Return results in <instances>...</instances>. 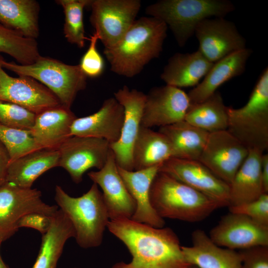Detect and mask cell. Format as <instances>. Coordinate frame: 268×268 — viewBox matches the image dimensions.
I'll return each instance as SVG.
<instances>
[{
	"mask_svg": "<svg viewBox=\"0 0 268 268\" xmlns=\"http://www.w3.org/2000/svg\"><path fill=\"white\" fill-rule=\"evenodd\" d=\"M109 231L132 256L131 262L112 268H188L179 240L170 228H157L131 219L110 220Z\"/></svg>",
	"mask_w": 268,
	"mask_h": 268,
	"instance_id": "1",
	"label": "cell"
},
{
	"mask_svg": "<svg viewBox=\"0 0 268 268\" xmlns=\"http://www.w3.org/2000/svg\"><path fill=\"white\" fill-rule=\"evenodd\" d=\"M168 27L148 16L136 19L121 40L103 53L114 73L127 77L139 74L152 60L159 57Z\"/></svg>",
	"mask_w": 268,
	"mask_h": 268,
	"instance_id": "2",
	"label": "cell"
},
{
	"mask_svg": "<svg viewBox=\"0 0 268 268\" xmlns=\"http://www.w3.org/2000/svg\"><path fill=\"white\" fill-rule=\"evenodd\" d=\"M150 200L161 218L190 222L201 221L220 207L208 197L159 171L150 187Z\"/></svg>",
	"mask_w": 268,
	"mask_h": 268,
	"instance_id": "3",
	"label": "cell"
},
{
	"mask_svg": "<svg viewBox=\"0 0 268 268\" xmlns=\"http://www.w3.org/2000/svg\"><path fill=\"white\" fill-rule=\"evenodd\" d=\"M55 200L72 223L74 238L80 247L87 249L101 245L110 218L102 194L96 184L93 183L89 190L79 197L69 196L57 185Z\"/></svg>",
	"mask_w": 268,
	"mask_h": 268,
	"instance_id": "4",
	"label": "cell"
},
{
	"mask_svg": "<svg viewBox=\"0 0 268 268\" xmlns=\"http://www.w3.org/2000/svg\"><path fill=\"white\" fill-rule=\"evenodd\" d=\"M234 9L227 0H160L148 5L145 12L164 22L182 47L201 21L211 17H224Z\"/></svg>",
	"mask_w": 268,
	"mask_h": 268,
	"instance_id": "5",
	"label": "cell"
},
{
	"mask_svg": "<svg viewBox=\"0 0 268 268\" xmlns=\"http://www.w3.org/2000/svg\"><path fill=\"white\" fill-rule=\"evenodd\" d=\"M227 131L248 149L264 152L268 147V68H265L247 103L227 107Z\"/></svg>",
	"mask_w": 268,
	"mask_h": 268,
	"instance_id": "6",
	"label": "cell"
},
{
	"mask_svg": "<svg viewBox=\"0 0 268 268\" xmlns=\"http://www.w3.org/2000/svg\"><path fill=\"white\" fill-rule=\"evenodd\" d=\"M2 66L19 76L36 80L51 91L62 105L69 108L77 93L86 86L87 76L79 65H67L50 57L40 56L28 65L3 60Z\"/></svg>",
	"mask_w": 268,
	"mask_h": 268,
	"instance_id": "7",
	"label": "cell"
},
{
	"mask_svg": "<svg viewBox=\"0 0 268 268\" xmlns=\"http://www.w3.org/2000/svg\"><path fill=\"white\" fill-rule=\"evenodd\" d=\"M37 189L24 188L5 182L0 186V243L10 238L18 230V223L24 215L41 213L53 216L59 209L41 199Z\"/></svg>",
	"mask_w": 268,
	"mask_h": 268,
	"instance_id": "8",
	"label": "cell"
},
{
	"mask_svg": "<svg viewBox=\"0 0 268 268\" xmlns=\"http://www.w3.org/2000/svg\"><path fill=\"white\" fill-rule=\"evenodd\" d=\"M90 22L99 40L108 49L115 46L136 20L139 0H92Z\"/></svg>",
	"mask_w": 268,
	"mask_h": 268,
	"instance_id": "9",
	"label": "cell"
},
{
	"mask_svg": "<svg viewBox=\"0 0 268 268\" xmlns=\"http://www.w3.org/2000/svg\"><path fill=\"white\" fill-rule=\"evenodd\" d=\"M248 153L244 144L224 130L209 133L198 161L229 186Z\"/></svg>",
	"mask_w": 268,
	"mask_h": 268,
	"instance_id": "10",
	"label": "cell"
},
{
	"mask_svg": "<svg viewBox=\"0 0 268 268\" xmlns=\"http://www.w3.org/2000/svg\"><path fill=\"white\" fill-rule=\"evenodd\" d=\"M110 143L101 138L71 136L59 147V166L63 168L72 181L78 184L85 172L92 168L100 169L106 162Z\"/></svg>",
	"mask_w": 268,
	"mask_h": 268,
	"instance_id": "11",
	"label": "cell"
},
{
	"mask_svg": "<svg viewBox=\"0 0 268 268\" xmlns=\"http://www.w3.org/2000/svg\"><path fill=\"white\" fill-rule=\"evenodd\" d=\"M159 171L208 197L220 207L229 206V185L199 161L171 157L161 164Z\"/></svg>",
	"mask_w": 268,
	"mask_h": 268,
	"instance_id": "12",
	"label": "cell"
},
{
	"mask_svg": "<svg viewBox=\"0 0 268 268\" xmlns=\"http://www.w3.org/2000/svg\"><path fill=\"white\" fill-rule=\"evenodd\" d=\"M114 97L123 106L124 118L118 140L110 144L117 165L127 170L133 169V148L141 126L145 94L124 86L114 93Z\"/></svg>",
	"mask_w": 268,
	"mask_h": 268,
	"instance_id": "13",
	"label": "cell"
},
{
	"mask_svg": "<svg viewBox=\"0 0 268 268\" xmlns=\"http://www.w3.org/2000/svg\"><path fill=\"white\" fill-rule=\"evenodd\" d=\"M190 105L188 94L181 88L154 87L145 94L141 126L160 128L183 121Z\"/></svg>",
	"mask_w": 268,
	"mask_h": 268,
	"instance_id": "14",
	"label": "cell"
},
{
	"mask_svg": "<svg viewBox=\"0 0 268 268\" xmlns=\"http://www.w3.org/2000/svg\"><path fill=\"white\" fill-rule=\"evenodd\" d=\"M194 34L199 43L198 50L212 63L246 48V41L235 24L224 17L202 20L196 26Z\"/></svg>",
	"mask_w": 268,
	"mask_h": 268,
	"instance_id": "15",
	"label": "cell"
},
{
	"mask_svg": "<svg viewBox=\"0 0 268 268\" xmlns=\"http://www.w3.org/2000/svg\"><path fill=\"white\" fill-rule=\"evenodd\" d=\"M208 236L217 245L234 250L268 246V226L230 212L221 218Z\"/></svg>",
	"mask_w": 268,
	"mask_h": 268,
	"instance_id": "16",
	"label": "cell"
},
{
	"mask_svg": "<svg viewBox=\"0 0 268 268\" xmlns=\"http://www.w3.org/2000/svg\"><path fill=\"white\" fill-rule=\"evenodd\" d=\"M3 60L0 54V101L17 104L35 114L62 105L51 91L36 80L9 75L3 69Z\"/></svg>",
	"mask_w": 268,
	"mask_h": 268,
	"instance_id": "17",
	"label": "cell"
},
{
	"mask_svg": "<svg viewBox=\"0 0 268 268\" xmlns=\"http://www.w3.org/2000/svg\"><path fill=\"white\" fill-rule=\"evenodd\" d=\"M88 176L102 190L110 220L132 218L136 204L119 174L111 149L104 166L98 171L89 172Z\"/></svg>",
	"mask_w": 268,
	"mask_h": 268,
	"instance_id": "18",
	"label": "cell"
},
{
	"mask_svg": "<svg viewBox=\"0 0 268 268\" xmlns=\"http://www.w3.org/2000/svg\"><path fill=\"white\" fill-rule=\"evenodd\" d=\"M124 118L123 106L114 97L109 98L96 112L74 120L71 136L101 138L114 143L120 138Z\"/></svg>",
	"mask_w": 268,
	"mask_h": 268,
	"instance_id": "19",
	"label": "cell"
},
{
	"mask_svg": "<svg viewBox=\"0 0 268 268\" xmlns=\"http://www.w3.org/2000/svg\"><path fill=\"white\" fill-rule=\"evenodd\" d=\"M191 246L181 247L188 265L198 268H241L239 252L217 245L202 230L194 231Z\"/></svg>",
	"mask_w": 268,
	"mask_h": 268,
	"instance_id": "20",
	"label": "cell"
},
{
	"mask_svg": "<svg viewBox=\"0 0 268 268\" xmlns=\"http://www.w3.org/2000/svg\"><path fill=\"white\" fill-rule=\"evenodd\" d=\"M161 165L132 171L118 166L119 174L136 204L135 211L131 219L157 228L163 227L165 221L157 214L151 204L150 190Z\"/></svg>",
	"mask_w": 268,
	"mask_h": 268,
	"instance_id": "21",
	"label": "cell"
},
{
	"mask_svg": "<svg viewBox=\"0 0 268 268\" xmlns=\"http://www.w3.org/2000/svg\"><path fill=\"white\" fill-rule=\"evenodd\" d=\"M76 118L70 108L60 105L36 114L30 131L42 149L58 150L71 136V126Z\"/></svg>",
	"mask_w": 268,
	"mask_h": 268,
	"instance_id": "22",
	"label": "cell"
},
{
	"mask_svg": "<svg viewBox=\"0 0 268 268\" xmlns=\"http://www.w3.org/2000/svg\"><path fill=\"white\" fill-rule=\"evenodd\" d=\"M252 52L251 49L246 48L214 63L202 81L188 93L190 104L203 102L223 83L241 75L245 70L247 61Z\"/></svg>",
	"mask_w": 268,
	"mask_h": 268,
	"instance_id": "23",
	"label": "cell"
},
{
	"mask_svg": "<svg viewBox=\"0 0 268 268\" xmlns=\"http://www.w3.org/2000/svg\"><path fill=\"white\" fill-rule=\"evenodd\" d=\"M214 63L198 50L191 53H177L168 60L160 78L166 84L181 88L197 86Z\"/></svg>",
	"mask_w": 268,
	"mask_h": 268,
	"instance_id": "24",
	"label": "cell"
},
{
	"mask_svg": "<svg viewBox=\"0 0 268 268\" xmlns=\"http://www.w3.org/2000/svg\"><path fill=\"white\" fill-rule=\"evenodd\" d=\"M58 150L40 149L10 163L6 182L24 188H31L35 181L47 171L59 166Z\"/></svg>",
	"mask_w": 268,
	"mask_h": 268,
	"instance_id": "25",
	"label": "cell"
},
{
	"mask_svg": "<svg viewBox=\"0 0 268 268\" xmlns=\"http://www.w3.org/2000/svg\"><path fill=\"white\" fill-rule=\"evenodd\" d=\"M264 152L249 150L246 160L229 185V204L235 206L258 199L264 194L261 177V162Z\"/></svg>",
	"mask_w": 268,
	"mask_h": 268,
	"instance_id": "26",
	"label": "cell"
},
{
	"mask_svg": "<svg viewBox=\"0 0 268 268\" xmlns=\"http://www.w3.org/2000/svg\"><path fill=\"white\" fill-rule=\"evenodd\" d=\"M75 236L72 223L59 208L52 217L49 230L42 235L40 250L32 268H57L67 241Z\"/></svg>",
	"mask_w": 268,
	"mask_h": 268,
	"instance_id": "27",
	"label": "cell"
},
{
	"mask_svg": "<svg viewBox=\"0 0 268 268\" xmlns=\"http://www.w3.org/2000/svg\"><path fill=\"white\" fill-rule=\"evenodd\" d=\"M173 157L171 145L163 134L140 126L132 151L134 170L160 165Z\"/></svg>",
	"mask_w": 268,
	"mask_h": 268,
	"instance_id": "28",
	"label": "cell"
},
{
	"mask_svg": "<svg viewBox=\"0 0 268 268\" xmlns=\"http://www.w3.org/2000/svg\"><path fill=\"white\" fill-rule=\"evenodd\" d=\"M158 132L169 141L173 157L194 160H199L209 134L184 120L160 127Z\"/></svg>",
	"mask_w": 268,
	"mask_h": 268,
	"instance_id": "29",
	"label": "cell"
},
{
	"mask_svg": "<svg viewBox=\"0 0 268 268\" xmlns=\"http://www.w3.org/2000/svg\"><path fill=\"white\" fill-rule=\"evenodd\" d=\"M39 10L35 0H0V23L25 37L36 39L39 34Z\"/></svg>",
	"mask_w": 268,
	"mask_h": 268,
	"instance_id": "30",
	"label": "cell"
},
{
	"mask_svg": "<svg viewBox=\"0 0 268 268\" xmlns=\"http://www.w3.org/2000/svg\"><path fill=\"white\" fill-rule=\"evenodd\" d=\"M184 120L209 133L227 130V107L220 92L216 91L202 102L190 104Z\"/></svg>",
	"mask_w": 268,
	"mask_h": 268,
	"instance_id": "31",
	"label": "cell"
},
{
	"mask_svg": "<svg viewBox=\"0 0 268 268\" xmlns=\"http://www.w3.org/2000/svg\"><path fill=\"white\" fill-rule=\"evenodd\" d=\"M13 58L20 65L34 63L40 56L36 39L28 38L0 23V53Z\"/></svg>",
	"mask_w": 268,
	"mask_h": 268,
	"instance_id": "32",
	"label": "cell"
},
{
	"mask_svg": "<svg viewBox=\"0 0 268 268\" xmlns=\"http://www.w3.org/2000/svg\"><path fill=\"white\" fill-rule=\"evenodd\" d=\"M92 0H58L65 14L64 33L67 41L81 48L87 39L85 35L83 10L90 6Z\"/></svg>",
	"mask_w": 268,
	"mask_h": 268,
	"instance_id": "33",
	"label": "cell"
},
{
	"mask_svg": "<svg viewBox=\"0 0 268 268\" xmlns=\"http://www.w3.org/2000/svg\"><path fill=\"white\" fill-rule=\"evenodd\" d=\"M0 140L8 152L10 163L29 153L42 149L30 131L9 128L1 124Z\"/></svg>",
	"mask_w": 268,
	"mask_h": 268,
	"instance_id": "34",
	"label": "cell"
},
{
	"mask_svg": "<svg viewBox=\"0 0 268 268\" xmlns=\"http://www.w3.org/2000/svg\"><path fill=\"white\" fill-rule=\"evenodd\" d=\"M36 115L17 104L0 101V124L5 127L30 131Z\"/></svg>",
	"mask_w": 268,
	"mask_h": 268,
	"instance_id": "35",
	"label": "cell"
},
{
	"mask_svg": "<svg viewBox=\"0 0 268 268\" xmlns=\"http://www.w3.org/2000/svg\"><path fill=\"white\" fill-rule=\"evenodd\" d=\"M229 211L244 215L261 225L268 226V194L241 204L228 206Z\"/></svg>",
	"mask_w": 268,
	"mask_h": 268,
	"instance_id": "36",
	"label": "cell"
},
{
	"mask_svg": "<svg viewBox=\"0 0 268 268\" xmlns=\"http://www.w3.org/2000/svg\"><path fill=\"white\" fill-rule=\"evenodd\" d=\"M98 40V35L94 32L89 39V47L82 57L79 65L87 77H97L103 73L104 69V61L96 48Z\"/></svg>",
	"mask_w": 268,
	"mask_h": 268,
	"instance_id": "37",
	"label": "cell"
},
{
	"mask_svg": "<svg viewBox=\"0 0 268 268\" xmlns=\"http://www.w3.org/2000/svg\"><path fill=\"white\" fill-rule=\"evenodd\" d=\"M241 268H268V246H257L240 250Z\"/></svg>",
	"mask_w": 268,
	"mask_h": 268,
	"instance_id": "38",
	"label": "cell"
},
{
	"mask_svg": "<svg viewBox=\"0 0 268 268\" xmlns=\"http://www.w3.org/2000/svg\"><path fill=\"white\" fill-rule=\"evenodd\" d=\"M52 216L41 213L32 212L22 217L18 221V227L31 228L38 231L42 235L46 233L51 226Z\"/></svg>",
	"mask_w": 268,
	"mask_h": 268,
	"instance_id": "39",
	"label": "cell"
},
{
	"mask_svg": "<svg viewBox=\"0 0 268 268\" xmlns=\"http://www.w3.org/2000/svg\"><path fill=\"white\" fill-rule=\"evenodd\" d=\"M10 156L5 146L0 140V186L6 182Z\"/></svg>",
	"mask_w": 268,
	"mask_h": 268,
	"instance_id": "40",
	"label": "cell"
},
{
	"mask_svg": "<svg viewBox=\"0 0 268 268\" xmlns=\"http://www.w3.org/2000/svg\"><path fill=\"white\" fill-rule=\"evenodd\" d=\"M261 177L263 191L268 194V154H264L262 156L261 162Z\"/></svg>",
	"mask_w": 268,
	"mask_h": 268,
	"instance_id": "41",
	"label": "cell"
},
{
	"mask_svg": "<svg viewBox=\"0 0 268 268\" xmlns=\"http://www.w3.org/2000/svg\"><path fill=\"white\" fill-rule=\"evenodd\" d=\"M1 244L0 243V249ZM0 268H10L3 261L0 253Z\"/></svg>",
	"mask_w": 268,
	"mask_h": 268,
	"instance_id": "42",
	"label": "cell"
},
{
	"mask_svg": "<svg viewBox=\"0 0 268 268\" xmlns=\"http://www.w3.org/2000/svg\"><path fill=\"white\" fill-rule=\"evenodd\" d=\"M188 268H198L194 266L190 265Z\"/></svg>",
	"mask_w": 268,
	"mask_h": 268,
	"instance_id": "43",
	"label": "cell"
},
{
	"mask_svg": "<svg viewBox=\"0 0 268 268\" xmlns=\"http://www.w3.org/2000/svg\"></svg>",
	"mask_w": 268,
	"mask_h": 268,
	"instance_id": "44",
	"label": "cell"
}]
</instances>
